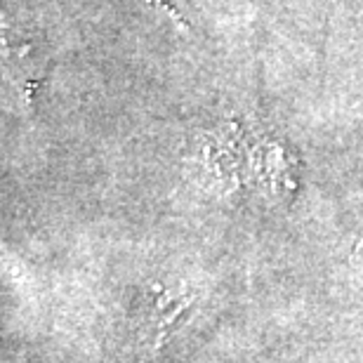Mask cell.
I'll return each instance as SVG.
<instances>
[{
	"mask_svg": "<svg viewBox=\"0 0 363 363\" xmlns=\"http://www.w3.org/2000/svg\"><path fill=\"white\" fill-rule=\"evenodd\" d=\"M149 3H151V5H156L158 10H163L165 14H168V19H170L175 26L186 28V19H184V14H182V10L177 7V0H149Z\"/></svg>",
	"mask_w": 363,
	"mask_h": 363,
	"instance_id": "6da1fadb",
	"label": "cell"
}]
</instances>
